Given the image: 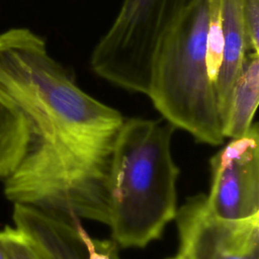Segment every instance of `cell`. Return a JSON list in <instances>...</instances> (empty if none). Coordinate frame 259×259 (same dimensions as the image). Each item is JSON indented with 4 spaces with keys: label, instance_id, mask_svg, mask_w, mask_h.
I'll return each mask as SVG.
<instances>
[{
    "label": "cell",
    "instance_id": "obj_1",
    "mask_svg": "<svg viewBox=\"0 0 259 259\" xmlns=\"http://www.w3.org/2000/svg\"><path fill=\"white\" fill-rule=\"evenodd\" d=\"M165 119L123 120L109 173L111 239L123 248H143L161 237L177 212L179 169Z\"/></svg>",
    "mask_w": 259,
    "mask_h": 259
},
{
    "label": "cell",
    "instance_id": "obj_2",
    "mask_svg": "<svg viewBox=\"0 0 259 259\" xmlns=\"http://www.w3.org/2000/svg\"><path fill=\"white\" fill-rule=\"evenodd\" d=\"M209 0H197L165 34L154 55L147 95L167 122L199 142L225 140L206 65Z\"/></svg>",
    "mask_w": 259,
    "mask_h": 259
},
{
    "label": "cell",
    "instance_id": "obj_3",
    "mask_svg": "<svg viewBox=\"0 0 259 259\" xmlns=\"http://www.w3.org/2000/svg\"><path fill=\"white\" fill-rule=\"evenodd\" d=\"M196 1L122 0L112 23L92 50V71L114 86L147 95L158 46Z\"/></svg>",
    "mask_w": 259,
    "mask_h": 259
},
{
    "label": "cell",
    "instance_id": "obj_4",
    "mask_svg": "<svg viewBox=\"0 0 259 259\" xmlns=\"http://www.w3.org/2000/svg\"><path fill=\"white\" fill-rule=\"evenodd\" d=\"M184 259H259V213L225 220L206 206L205 194L189 197L176 212Z\"/></svg>",
    "mask_w": 259,
    "mask_h": 259
},
{
    "label": "cell",
    "instance_id": "obj_5",
    "mask_svg": "<svg viewBox=\"0 0 259 259\" xmlns=\"http://www.w3.org/2000/svg\"><path fill=\"white\" fill-rule=\"evenodd\" d=\"M211 182L205 194L207 208L225 220H243L259 213V133L253 123L210 161Z\"/></svg>",
    "mask_w": 259,
    "mask_h": 259
},
{
    "label": "cell",
    "instance_id": "obj_6",
    "mask_svg": "<svg viewBox=\"0 0 259 259\" xmlns=\"http://www.w3.org/2000/svg\"><path fill=\"white\" fill-rule=\"evenodd\" d=\"M217 1L223 32V56L213 86L223 126L236 83L249 53L243 14L244 0Z\"/></svg>",
    "mask_w": 259,
    "mask_h": 259
},
{
    "label": "cell",
    "instance_id": "obj_7",
    "mask_svg": "<svg viewBox=\"0 0 259 259\" xmlns=\"http://www.w3.org/2000/svg\"><path fill=\"white\" fill-rule=\"evenodd\" d=\"M14 226L32 238L51 259H87V252L74 225L35 207L13 203Z\"/></svg>",
    "mask_w": 259,
    "mask_h": 259
},
{
    "label": "cell",
    "instance_id": "obj_8",
    "mask_svg": "<svg viewBox=\"0 0 259 259\" xmlns=\"http://www.w3.org/2000/svg\"><path fill=\"white\" fill-rule=\"evenodd\" d=\"M259 101V54H248L236 83L230 108L223 123L225 138L245 135L253 124Z\"/></svg>",
    "mask_w": 259,
    "mask_h": 259
},
{
    "label": "cell",
    "instance_id": "obj_9",
    "mask_svg": "<svg viewBox=\"0 0 259 259\" xmlns=\"http://www.w3.org/2000/svg\"><path fill=\"white\" fill-rule=\"evenodd\" d=\"M25 116L0 92V178H7L18 166L31 144Z\"/></svg>",
    "mask_w": 259,
    "mask_h": 259
},
{
    "label": "cell",
    "instance_id": "obj_10",
    "mask_svg": "<svg viewBox=\"0 0 259 259\" xmlns=\"http://www.w3.org/2000/svg\"><path fill=\"white\" fill-rule=\"evenodd\" d=\"M0 247L6 259H51L32 238L15 226L0 230Z\"/></svg>",
    "mask_w": 259,
    "mask_h": 259
},
{
    "label": "cell",
    "instance_id": "obj_11",
    "mask_svg": "<svg viewBox=\"0 0 259 259\" xmlns=\"http://www.w3.org/2000/svg\"><path fill=\"white\" fill-rule=\"evenodd\" d=\"M223 56V32L220 9L217 0H209L208 25L206 33V65L212 83L218 76Z\"/></svg>",
    "mask_w": 259,
    "mask_h": 259
},
{
    "label": "cell",
    "instance_id": "obj_12",
    "mask_svg": "<svg viewBox=\"0 0 259 259\" xmlns=\"http://www.w3.org/2000/svg\"><path fill=\"white\" fill-rule=\"evenodd\" d=\"M243 14L248 53L259 54V0H244Z\"/></svg>",
    "mask_w": 259,
    "mask_h": 259
},
{
    "label": "cell",
    "instance_id": "obj_13",
    "mask_svg": "<svg viewBox=\"0 0 259 259\" xmlns=\"http://www.w3.org/2000/svg\"><path fill=\"white\" fill-rule=\"evenodd\" d=\"M168 259H184V257L182 256V254L180 253V252H178L175 256H173V257H170V258H168Z\"/></svg>",
    "mask_w": 259,
    "mask_h": 259
},
{
    "label": "cell",
    "instance_id": "obj_14",
    "mask_svg": "<svg viewBox=\"0 0 259 259\" xmlns=\"http://www.w3.org/2000/svg\"><path fill=\"white\" fill-rule=\"evenodd\" d=\"M0 259H6V256H5V254H4V252H3L1 247H0Z\"/></svg>",
    "mask_w": 259,
    "mask_h": 259
}]
</instances>
